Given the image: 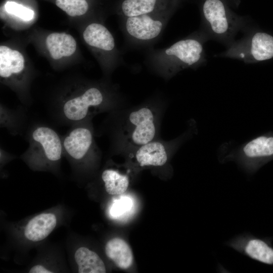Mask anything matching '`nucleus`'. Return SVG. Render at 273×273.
<instances>
[{"instance_id": "obj_1", "label": "nucleus", "mask_w": 273, "mask_h": 273, "mask_svg": "<svg viewBox=\"0 0 273 273\" xmlns=\"http://www.w3.org/2000/svg\"><path fill=\"white\" fill-rule=\"evenodd\" d=\"M208 39L199 30L168 47L150 48L144 64L154 74L169 80L184 69H196L206 62L204 45Z\"/></svg>"}, {"instance_id": "obj_2", "label": "nucleus", "mask_w": 273, "mask_h": 273, "mask_svg": "<svg viewBox=\"0 0 273 273\" xmlns=\"http://www.w3.org/2000/svg\"><path fill=\"white\" fill-rule=\"evenodd\" d=\"M161 101L160 99L153 98L124 112L115 128L116 150L128 154L158 138Z\"/></svg>"}, {"instance_id": "obj_3", "label": "nucleus", "mask_w": 273, "mask_h": 273, "mask_svg": "<svg viewBox=\"0 0 273 273\" xmlns=\"http://www.w3.org/2000/svg\"><path fill=\"white\" fill-rule=\"evenodd\" d=\"M180 4L176 3L150 14L121 18L120 27L127 47L147 50L153 48Z\"/></svg>"}, {"instance_id": "obj_4", "label": "nucleus", "mask_w": 273, "mask_h": 273, "mask_svg": "<svg viewBox=\"0 0 273 273\" xmlns=\"http://www.w3.org/2000/svg\"><path fill=\"white\" fill-rule=\"evenodd\" d=\"M202 31L209 38L226 47L235 41L238 32L246 30V21L234 13L226 0H202L200 5Z\"/></svg>"}, {"instance_id": "obj_5", "label": "nucleus", "mask_w": 273, "mask_h": 273, "mask_svg": "<svg viewBox=\"0 0 273 273\" xmlns=\"http://www.w3.org/2000/svg\"><path fill=\"white\" fill-rule=\"evenodd\" d=\"M117 90L90 85L76 95L65 99L59 107L63 118L69 122L86 121L95 115L114 108L121 101Z\"/></svg>"}, {"instance_id": "obj_6", "label": "nucleus", "mask_w": 273, "mask_h": 273, "mask_svg": "<svg viewBox=\"0 0 273 273\" xmlns=\"http://www.w3.org/2000/svg\"><path fill=\"white\" fill-rule=\"evenodd\" d=\"M29 142L24 158L34 167H50L60 160L63 152L62 140L52 128L36 127L30 132Z\"/></svg>"}, {"instance_id": "obj_7", "label": "nucleus", "mask_w": 273, "mask_h": 273, "mask_svg": "<svg viewBox=\"0 0 273 273\" xmlns=\"http://www.w3.org/2000/svg\"><path fill=\"white\" fill-rule=\"evenodd\" d=\"M244 36L234 41L219 56L254 63L273 58V35L261 30H247Z\"/></svg>"}, {"instance_id": "obj_8", "label": "nucleus", "mask_w": 273, "mask_h": 273, "mask_svg": "<svg viewBox=\"0 0 273 273\" xmlns=\"http://www.w3.org/2000/svg\"><path fill=\"white\" fill-rule=\"evenodd\" d=\"M229 157L247 173H253L264 162L273 157V136L256 137L243 145Z\"/></svg>"}, {"instance_id": "obj_9", "label": "nucleus", "mask_w": 273, "mask_h": 273, "mask_svg": "<svg viewBox=\"0 0 273 273\" xmlns=\"http://www.w3.org/2000/svg\"><path fill=\"white\" fill-rule=\"evenodd\" d=\"M83 38L88 46L106 57L110 68L124 64L113 35L103 24L93 22L88 24L83 32Z\"/></svg>"}, {"instance_id": "obj_10", "label": "nucleus", "mask_w": 273, "mask_h": 273, "mask_svg": "<svg viewBox=\"0 0 273 273\" xmlns=\"http://www.w3.org/2000/svg\"><path fill=\"white\" fill-rule=\"evenodd\" d=\"M184 137L171 141L156 139L130 152L128 157L134 159L142 167L163 166L167 162L170 155L178 148Z\"/></svg>"}, {"instance_id": "obj_11", "label": "nucleus", "mask_w": 273, "mask_h": 273, "mask_svg": "<svg viewBox=\"0 0 273 273\" xmlns=\"http://www.w3.org/2000/svg\"><path fill=\"white\" fill-rule=\"evenodd\" d=\"M63 152L72 160L81 162L95 154L99 150L93 129L87 123L81 122L72 129L62 140Z\"/></svg>"}, {"instance_id": "obj_12", "label": "nucleus", "mask_w": 273, "mask_h": 273, "mask_svg": "<svg viewBox=\"0 0 273 273\" xmlns=\"http://www.w3.org/2000/svg\"><path fill=\"white\" fill-rule=\"evenodd\" d=\"M229 247L252 259L273 265V247L250 233L237 235L226 242Z\"/></svg>"}, {"instance_id": "obj_13", "label": "nucleus", "mask_w": 273, "mask_h": 273, "mask_svg": "<svg viewBox=\"0 0 273 273\" xmlns=\"http://www.w3.org/2000/svg\"><path fill=\"white\" fill-rule=\"evenodd\" d=\"M183 0H122L118 12L121 18L152 13Z\"/></svg>"}, {"instance_id": "obj_14", "label": "nucleus", "mask_w": 273, "mask_h": 273, "mask_svg": "<svg viewBox=\"0 0 273 273\" xmlns=\"http://www.w3.org/2000/svg\"><path fill=\"white\" fill-rule=\"evenodd\" d=\"M56 216L52 213H43L31 219L24 229V234L29 241L37 242L46 238L55 228Z\"/></svg>"}, {"instance_id": "obj_15", "label": "nucleus", "mask_w": 273, "mask_h": 273, "mask_svg": "<svg viewBox=\"0 0 273 273\" xmlns=\"http://www.w3.org/2000/svg\"><path fill=\"white\" fill-rule=\"evenodd\" d=\"M25 60L18 51L8 47H0V76L1 78L9 79L18 76L24 69Z\"/></svg>"}, {"instance_id": "obj_16", "label": "nucleus", "mask_w": 273, "mask_h": 273, "mask_svg": "<svg viewBox=\"0 0 273 273\" xmlns=\"http://www.w3.org/2000/svg\"><path fill=\"white\" fill-rule=\"evenodd\" d=\"M105 251L106 256L121 269H128L133 263L131 249L122 239L114 238L109 240L106 244Z\"/></svg>"}, {"instance_id": "obj_17", "label": "nucleus", "mask_w": 273, "mask_h": 273, "mask_svg": "<svg viewBox=\"0 0 273 273\" xmlns=\"http://www.w3.org/2000/svg\"><path fill=\"white\" fill-rule=\"evenodd\" d=\"M46 47L51 57L59 60L73 55L76 49V42L72 36L66 33L54 32L48 35Z\"/></svg>"}, {"instance_id": "obj_18", "label": "nucleus", "mask_w": 273, "mask_h": 273, "mask_svg": "<svg viewBox=\"0 0 273 273\" xmlns=\"http://www.w3.org/2000/svg\"><path fill=\"white\" fill-rule=\"evenodd\" d=\"M74 259L79 273H105L104 262L95 252L85 247L78 248L74 253Z\"/></svg>"}, {"instance_id": "obj_19", "label": "nucleus", "mask_w": 273, "mask_h": 273, "mask_svg": "<svg viewBox=\"0 0 273 273\" xmlns=\"http://www.w3.org/2000/svg\"><path fill=\"white\" fill-rule=\"evenodd\" d=\"M101 179L107 193L111 195H120L127 189L129 180L127 175L118 170L107 168L101 174Z\"/></svg>"}, {"instance_id": "obj_20", "label": "nucleus", "mask_w": 273, "mask_h": 273, "mask_svg": "<svg viewBox=\"0 0 273 273\" xmlns=\"http://www.w3.org/2000/svg\"><path fill=\"white\" fill-rule=\"evenodd\" d=\"M56 6L71 17L85 14L88 9L86 0H56Z\"/></svg>"}, {"instance_id": "obj_21", "label": "nucleus", "mask_w": 273, "mask_h": 273, "mask_svg": "<svg viewBox=\"0 0 273 273\" xmlns=\"http://www.w3.org/2000/svg\"><path fill=\"white\" fill-rule=\"evenodd\" d=\"M132 206L133 203L131 198L122 196L113 203L110 210L111 215L116 218L124 217L132 210Z\"/></svg>"}, {"instance_id": "obj_22", "label": "nucleus", "mask_w": 273, "mask_h": 273, "mask_svg": "<svg viewBox=\"0 0 273 273\" xmlns=\"http://www.w3.org/2000/svg\"><path fill=\"white\" fill-rule=\"evenodd\" d=\"M6 11L25 20L29 21L34 17L33 10L14 2H7L5 5Z\"/></svg>"}, {"instance_id": "obj_23", "label": "nucleus", "mask_w": 273, "mask_h": 273, "mask_svg": "<svg viewBox=\"0 0 273 273\" xmlns=\"http://www.w3.org/2000/svg\"><path fill=\"white\" fill-rule=\"evenodd\" d=\"M30 273H52L53 272L51 270L47 268L45 266L37 264L32 267L29 270Z\"/></svg>"}]
</instances>
